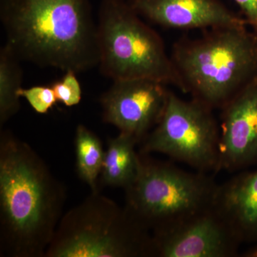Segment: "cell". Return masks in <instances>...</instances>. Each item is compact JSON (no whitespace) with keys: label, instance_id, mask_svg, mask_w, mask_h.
<instances>
[{"label":"cell","instance_id":"obj_5","mask_svg":"<svg viewBox=\"0 0 257 257\" xmlns=\"http://www.w3.org/2000/svg\"><path fill=\"white\" fill-rule=\"evenodd\" d=\"M45 257H153L152 236L99 191L63 214Z\"/></svg>","mask_w":257,"mask_h":257},{"label":"cell","instance_id":"obj_4","mask_svg":"<svg viewBox=\"0 0 257 257\" xmlns=\"http://www.w3.org/2000/svg\"><path fill=\"white\" fill-rule=\"evenodd\" d=\"M139 154L138 175L124 189V207L151 234L172 229L214 207L219 184L212 176Z\"/></svg>","mask_w":257,"mask_h":257},{"label":"cell","instance_id":"obj_8","mask_svg":"<svg viewBox=\"0 0 257 257\" xmlns=\"http://www.w3.org/2000/svg\"><path fill=\"white\" fill-rule=\"evenodd\" d=\"M170 94L166 84L154 79L113 81L99 99L103 120L140 144L163 116Z\"/></svg>","mask_w":257,"mask_h":257},{"label":"cell","instance_id":"obj_2","mask_svg":"<svg viewBox=\"0 0 257 257\" xmlns=\"http://www.w3.org/2000/svg\"><path fill=\"white\" fill-rule=\"evenodd\" d=\"M0 20L21 61L76 73L98 67L90 0H0Z\"/></svg>","mask_w":257,"mask_h":257},{"label":"cell","instance_id":"obj_16","mask_svg":"<svg viewBox=\"0 0 257 257\" xmlns=\"http://www.w3.org/2000/svg\"><path fill=\"white\" fill-rule=\"evenodd\" d=\"M77 74L74 71H67L62 79L51 86L57 101H60L65 106H76L82 100V87L76 76Z\"/></svg>","mask_w":257,"mask_h":257},{"label":"cell","instance_id":"obj_14","mask_svg":"<svg viewBox=\"0 0 257 257\" xmlns=\"http://www.w3.org/2000/svg\"><path fill=\"white\" fill-rule=\"evenodd\" d=\"M21 60L9 45L0 49V124L4 125L20 111L18 92L23 83Z\"/></svg>","mask_w":257,"mask_h":257},{"label":"cell","instance_id":"obj_6","mask_svg":"<svg viewBox=\"0 0 257 257\" xmlns=\"http://www.w3.org/2000/svg\"><path fill=\"white\" fill-rule=\"evenodd\" d=\"M127 0H101L98 10L99 67L112 81L150 79L182 90L165 43Z\"/></svg>","mask_w":257,"mask_h":257},{"label":"cell","instance_id":"obj_10","mask_svg":"<svg viewBox=\"0 0 257 257\" xmlns=\"http://www.w3.org/2000/svg\"><path fill=\"white\" fill-rule=\"evenodd\" d=\"M219 172H238L257 164V79L221 108Z\"/></svg>","mask_w":257,"mask_h":257},{"label":"cell","instance_id":"obj_17","mask_svg":"<svg viewBox=\"0 0 257 257\" xmlns=\"http://www.w3.org/2000/svg\"><path fill=\"white\" fill-rule=\"evenodd\" d=\"M20 97L25 98L37 113L45 114L55 105L57 99L52 87L49 86H34L18 92Z\"/></svg>","mask_w":257,"mask_h":257},{"label":"cell","instance_id":"obj_3","mask_svg":"<svg viewBox=\"0 0 257 257\" xmlns=\"http://www.w3.org/2000/svg\"><path fill=\"white\" fill-rule=\"evenodd\" d=\"M180 39L170 57L182 92L212 109L224 107L257 79V39L247 25L207 30Z\"/></svg>","mask_w":257,"mask_h":257},{"label":"cell","instance_id":"obj_11","mask_svg":"<svg viewBox=\"0 0 257 257\" xmlns=\"http://www.w3.org/2000/svg\"><path fill=\"white\" fill-rule=\"evenodd\" d=\"M142 18L166 28L194 30L247 25L219 0H127ZM248 26V25H247Z\"/></svg>","mask_w":257,"mask_h":257},{"label":"cell","instance_id":"obj_7","mask_svg":"<svg viewBox=\"0 0 257 257\" xmlns=\"http://www.w3.org/2000/svg\"><path fill=\"white\" fill-rule=\"evenodd\" d=\"M204 103L170 92L163 116L140 144V153H160L204 173H217L220 128Z\"/></svg>","mask_w":257,"mask_h":257},{"label":"cell","instance_id":"obj_9","mask_svg":"<svg viewBox=\"0 0 257 257\" xmlns=\"http://www.w3.org/2000/svg\"><path fill=\"white\" fill-rule=\"evenodd\" d=\"M152 236L153 257L239 256L242 245L215 207Z\"/></svg>","mask_w":257,"mask_h":257},{"label":"cell","instance_id":"obj_19","mask_svg":"<svg viewBox=\"0 0 257 257\" xmlns=\"http://www.w3.org/2000/svg\"><path fill=\"white\" fill-rule=\"evenodd\" d=\"M239 256L241 257H257V243L250 245L247 249L240 252Z\"/></svg>","mask_w":257,"mask_h":257},{"label":"cell","instance_id":"obj_18","mask_svg":"<svg viewBox=\"0 0 257 257\" xmlns=\"http://www.w3.org/2000/svg\"><path fill=\"white\" fill-rule=\"evenodd\" d=\"M241 10L248 28L257 39V0H233Z\"/></svg>","mask_w":257,"mask_h":257},{"label":"cell","instance_id":"obj_15","mask_svg":"<svg viewBox=\"0 0 257 257\" xmlns=\"http://www.w3.org/2000/svg\"><path fill=\"white\" fill-rule=\"evenodd\" d=\"M74 143L77 175L92 192H97L105 153L101 140L85 125L79 124L76 128Z\"/></svg>","mask_w":257,"mask_h":257},{"label":"cell","instance_id":"obj_1","mask_svg":"<svg viewBox=\"0 0 257 257\" xmlns=\"http://www.w3.org/2000/svg\"><path fill=\"white\" fill-rule=\"evenodd\" d=\"M65 186L28 143L0 135V256L45 257L63 216Z\"/></svg>","mask_w":257,"mask_h":257},{"label":"cell","instance_id":"obj_13","mask_svg":"<svg viewBox=\"0 0 257 257\" xmlns=\"http://www.w3.org/2000/svg\"><path fill=\"white\" fill-rule=\"evenodd\" d=\"M138 139L119 133L108 140L99 180L104 187L126 189L136 178L140 165V154L136 152Z\"/></svg>","mask_w":257,"mask_h":257},{"label":"cell","instance_id":"obj_12","mask_svg":"<svg viewBox=\"0 0 257 257\" xmlns=\"http://www.w3.org/2000/svg\"><path fill=\"white\" fill-rule=\"evenodd\" d=\"M214 207L241 243H257V170L240 171L219 184Z\"/></svg>","mask_w":257,"mask_h":257}]
</instances>
